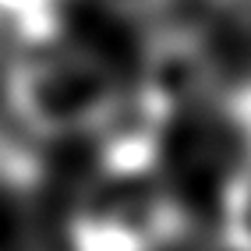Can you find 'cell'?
I'll list each match as a JSON object with an SVG mask.
<instances>
[{"mask_svg": "<svg viewBox=\"0 0 251 251\" xmlns=\"http://www.w3.org/2000/svg\"><path fill=\"white\" fill-rule=\"evenodd\" d=\"M4 110L32 138H75L103 131L124 110L110 64L78 46H39L4 68Z\"/></svg>", "mask_w": 251, "mask_h": 251, "instance_id": "1", "label": "cell"}, {"mask_svg": "<svg viewBox=\"0 0 251 251\" xmlns=\"http://www.w3.org/2000/svg\"><path fill=\"white\" fill-rule=\"evenodd\" d=\"M220 92V57L212 36L195 22H163L145 36L135 113L166 127L188 106Z\"/></svg>", "mask_w": 251, "mask_h": 251, "instance_id": "2", "label": "cell"}, {"mask_svg": "<svg viewBox=\"0 0 251 251\" xmlns=\"http://www.w3.org/2000/svg\"><path fill=\"white\" fill-rule=\"evenodd\" d=\"M195 230L191 212L170 191L113 195L81 205L68 220L71 251H170Z\"/></svg>", "mask_w": 251, "mask_h": 251, "instance_id": "3", "label": "cell"}, {"mask_svg": "<svg viewBox=\"0 0 251 251\" xmlns=\"http://www.w3.org/2000/svg\"><path fill=\"white\" fill-rule=\"evenodd\" d=\"M99 170L110 184H142L156 174L159 156H163V127L145 121L142 113L127 117L124 110L99 131Z\"/></svg>", "mask_w": 251, "mask_h": 251, "instance_id": "4", "label": "cell"}, {"mask_svg": "<svg viewBox=\"0 0 251 251\" xmlns=\"http://www.w3.org/2000/svg\"><path fill=\"white\" fill-rule=\"evenodd\" d=\"M60 0H0V39L39 50L60 39Z\"/></svg>", "mask_w": 251, "mask_h": 251, "instance_id": "5", "label": "cell"}, {"mask_svg": "<svg viewBox=\"0 0 251 251\" xmlns=\"http://www.w3.org/2000/svg\"><path fill=\"white\" fill-rule=\"evenodd\" d=\"M244 152L230 170L220 198V244L226 251H251V127L241 131Z\"/></svg>", "mask_w": 251, "mask_h": 251, "instance_id": "6", "label": "cell"}, {"mask_svg": "<svg viewBox=\"0 0 251 251\" xmlns=\"http://www.w3.org/2000/svg\"><path fill=\"white\" fill-rule=\"evenodd\" d=\"M92 4L110 14H121V18H149V14L166 11L174 0H92Z\"/></svg>", "mask_w": 251, "mask_h": 251, "instance_id": "7", "label": "cell"}, {"mask_svg": "<svg viewBox=\"0 0 251 251\" xmlns=\"http://www.w3.org/2000/svg\"><path fill=\"white\" fill-rule=\"evenodd\" d=\"M209 7L216 11V18L230 22L233 28L251 32V0H209Z\"/></svg>", "mask_w": 251, "mask_h": 251, "instance_id": "8", "label": "cell"}]
</instances>
